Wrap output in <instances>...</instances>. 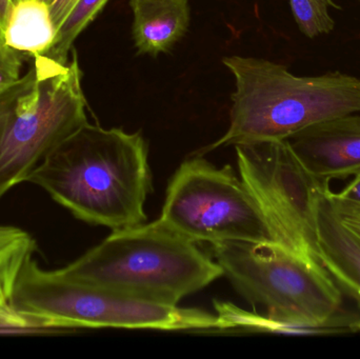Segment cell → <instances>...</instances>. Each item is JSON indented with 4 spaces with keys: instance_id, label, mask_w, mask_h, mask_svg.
Listing matches in <instances>:
<instances>
[{
    "instance_id": "d6986e66",
    "label": "cell",
    "mask_w": 360,
    "mask_h": 359,
    "mask_svg": "<svg viewBox=\"0 0 360 359\" xmlns=\"http://www.w3.org/2000/svg\"><path fill=\"white\" fill-rule=\"evenodd\" d=\"M340 197L346 200H352V202H359L360 204V171L354 175L353 181L347 185L346 188L338 192Z\"/></svg>"
},
{
    "instance_id": "5bb4252c",
    "label": "cell",
    "mask_w": 360,
    "mask_h": 359,
    "mask_svg": "<svg viewBox=\"0 0 360 359\" xmlns=\"http://www.w3.org/2000/svg\"><path fill=\"white\" fill-rule=\"evenodd\" d=\"M109 0H78L57 30L56 37L46 56L67 65L74 41L96 18Z\"/></svg>"
},
{
    "instance_id": "e0dca14e",
    "label": "cell",
    "mask_w": 360,
    "mask_h": 359,
    "mask_svg": "<svg viewBox=\"0 0 360 359\" xmlns=\"http://www.w3.org/2000/svg\"><path fill=\"white\" fill-rule=\"evenodd\" d=\"M21 59L15 51H0V91L8 88L20 78Z\"/></svg>"
},
{
    "instance_id": "2e32d148",
    "label": "cell",
    "mask_w": 360,
    "mask_h": 359,
    "mask_svg": "<svg viewBox=\"0 0 360 359\" xmlns=\"http://www.w3.org/2000/svg\"><path fill=\"white\" fill-rule=\"evenodd\" d=\"M327 197L338 221L360 240L359 202L340 197L338 193H334L330 189L328 190Z\"/></svg>"
},
{
    "instance_id": "7402d4cb",
    "label": "cell",
    "mask_w": 360,
    "mask_h": 359,
    "mask_svg": "<svg viewBox=\"0 0 360 359\" xmlns=\"http://www.w3.org/2000/svg\"><path fill=\"white\" fill-rule=\"evenodd\" d=\"M18 1H20V0H11V2H12V4H16V2Z\"/></svg>"
},
{
    "instance_id": "9a60e30c",
    "label": "cell",
    "mask_w": 360,
    "mask_h": 359,
    "mask_svg": "<svg viewBox=\"0 0 360 359\" xmlns=\"http://www.w3.org/2000/svg\"><path fill=\"white\" fill-rule=\"evenodd\" d=\"M294 19L304 35L309 38L331 33L335 21L329 8H338L334 0H289Z\"/></svg>"
},
{
    "instance_id": "7a4b0ae2",
    "label": "cell",
    "mask_w": 360,
    "mask_h": 359,
    "mask_svg": "<svg viewBox=\"0 0 360 359\" xmlns=\"http://www.w3.org/2000/svg\"><path fill=\"white\" fill-rule=\"evenodd\" d=\"M222 63L236 81L230 126L196 155L228 145L285 141L317 122L360 113V79L354 76H296L278 63L251 57H224Z\"/></svg>"
},
{
    "instance_id": "52a82bcc",
    "label": "cell",
    "mask_w": 360,
    "mask_h": 359,
    "mask_svg": "<svg viewBox=\"0 0 360 359\" xmlns=\"http://www.w3.org/2000/svg\"><path fill=\"white\" fill-rule=\"evenodd\" d=\"M158 221L194 242L275 244L256 198L232 167L217 168L201 155L173 175Z\"/></svg>"
},
{
    "instance_id": "9c48e42d",
    "label": "cell",
    "mask_w": 360,
    "mask_h": 359,
    "mask_svg": "<svg viewBox=\"0 0 360 359\" xmlns=\"http://www.w3.org/2000/svg\"><path fill=\"white\" fill-rule=\"evenodd\" d=\"M287 141L302 166L319 181L346 179L360 171V114L317 122Z\"/></svg>"
},
{
    "instance_id": "ffe728a7",
    "label": "cell",
    "mask_w": 360,
    "mask_h": 359,
    "mask_svg": "<svg viewBox=\"0 0 360 359\" xmlns=\"http://www.w3.org/2000/svg\"><path fill=\"white\" fill-rule=\"evenodd\" d=\"M12 6L11 0H0V34H1L2 38H4V23H6V17H8Z\"/></svg>"
},
{
    "instance_id": "30bf717a",
    "label": "cell",
    "mask_w": 360,
    "mask_h": 359,
    "mask_svg": "<svg viewBox=\"0 0 360 359\" xmlns=\"http://www.w3.org/2000/svg\"><path fill=\"white\" fill-rule=\"evenodd\" d=\"M326 188L315 204V231L319 261L360 301V240L351 233L332 210Z\"/></svg>"
},
{
    "instance_id": "44dd1931",
    "label": "cell",
    "mask_w": 360,
    "mask_h": 359,
    "mask_svg": "<svg viewBox=\"0 0 360 359\" xmlns=\"http://www.w3.org/2000/svg\"><path fill=\"white\" fill-rule=\"evenodd\" d=\"M351 331H354V332L360 331V320L351 324Z\"/></svg>"
},
{
    "instance_id": "603a6c76",
    "label": "cell",
    "mask_w": 360,
    "mask_h": 359,
    "mask_svg": "<svg viewBox=\"0 0 360 359\" xmlns=\"http://www.w3.org/2000/svg\"><path fill=\"white\" fill-rule=\"evenodd\" d=\"M44 1L48 2V4H50V2L52 1V0H44Z\"/></svg>"
},
{
    "instance_id": "6da1fadb",
    "label": "cell",
    "mask_w": 360,
    "mask_h": 359,
    "mask_svg": "<svg viewBox=\"0 0 360 359\" xmlns=\"http://www.w3.org/2000/svg\"><path fill=\"white\" fill-rule=\"evenodd\" d=\"M27 183L76 218L113 231L147 221L145 204L153 190L143 135L89 122L63 141Z\"/></svg>"
},
{
    "instance_id": "4fadbf2b",
    "label": "cell",
    "mask_w": 360,
    "mask_h": 359,
    "mask_svg": "<svg viewBox=\"0 0 360 359\" xmlns=\"http://www.w3.org/2000/svg\"><path fill=\"white\" fill-rule=\"evenodd\" d=\"M35 240L12 226H0V328L27 329L11 307L17 278L27 259L34 255Z\"/></svg>"
},
{
    "instance_id": "277c9868",
    "label": "cell",
    "mask_w": 360,
    "mask_h": 359,
    "mask_svg": "<svg viewBox=\"0 0 360 359\" xmlns=\"http://www.w3.org/2000/svg\"><path fill=\"white\" fill-rule=\"evenodd\" d=\"M82 77L75 51L67 65L41 55L0 91V200L88 124Z\"/></svg>"
},
{
    "instance_id": "ac0fdd59",
    "label": "cell",
    "mask_w": 360,
    "mask_h": 359,
    "mask_svg": "<svg viewBox=\"0 0 360 359\" xmlns=\"http://www.w3.org/2000/svg\"><path fill=\"white\" fill-rule=\"evenodd\" d=\"M77 1L78 0H52L49 4L51 16H52L53 22H54L56 30L59 29L61 23L67 18L68 15L70 14Z\"/></svg>"
},
{
    "instance_id": "8fae6325",
    "label": "cell",
    "mask_w": 360,
    "mask_h": 359,
    "mask_svg": "<svg viewBox=\"0 0 360 359\" xmlns=\"http://www.w3.org/2000/svg\"><path fill=\"white\" fill-rule=\"evenodd\" d=\"M133 39L139 54L168 53L190 25L188 0H131Z\"/></svg>"
},
{
    "instance_id": "7c38bea8",
    "label": "cell",
    "mask_w": 360,
    "mask_h": 359,
    "mask_svg": "<svg viewBox=\"0 0 360 359\" xmlns=\"http://www.w3.org/2000/svg\"><path fill=\"white\" fill-rule=\"evenodd\" d=\"M50 6L44 0H20L13 4L4 27L8 48L31 57L48 54L56 37Z\"/></svg>"
},
{
    "instance_id": "8992f818",
    "label": "cell",
    "mask_w": 360,
    "mask_h": 359,
    "mask_svg": "<svg viewBox=\"0 0 360 359\" xmlns=\"http://www.w3.org/2000/svg\"><path fill=\"white\" fill-rule=\"evenodd\" d=\"M215 261L233 288L288 334L333 333L342 294L321 263H311L275 244H211ZM338 332V331H336Z\"/></svg>"
},
{
    "instance_id": "3957f363",
    "label": "cell",
    "mask_w": 360,
    "mask_h": 359,
    "mask_svg": "<svg viewBox=\"0 0 360 359\" xmlns=\"http://www.w3.org/2000/svg\"><path fill=\"white\" fill-rule=\"evenodd\" d=\"M99 288L149 303L179 306L224 276L217 261L160 221L115 230L59 270Z\"/></svg>"
},
{
    "instance_id": "5b68a950",
    "label": "cell",
    "mask_w": 360,
    "mask_h": 359,
    "mask_svg": "<svg viewBox=\"0 0 360 359\" xmlns=\"http://www.w3.org/2000/svg\"><path fill=\"white\" fill-rule=\"evenodd\" d=\"M11 307L27 328L226 331L217 314L160 305L41 269L34 255L23 265Z\"/></svg>"
},
{
    "instance_id": "ba28073f",
    "label": "cell",
    "mask_w": 360,
    "mask_h": 359,
    "mask_svg": "<svg viewBox=\"0 0 360 359\" xmlns=\"http://www.w3.org/2000/svg\"><path fill=\"white\" fill-rule=\"evenodd\" d=\"M234 147L239 175L259 204L276 244L321 263L315 204L330 183L319 181L302 166L287 139Z\"/></svg>"
}]
</instances>
